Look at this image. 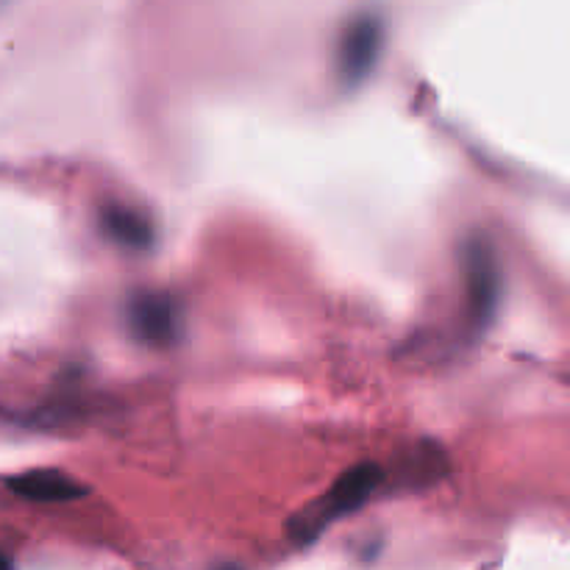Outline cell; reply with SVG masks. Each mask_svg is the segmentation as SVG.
Listing matches in <instances>:
<instances>
[{
    "mask_svg": "<svg viewBox=\"0 0 570 570\" xmlns=\"http://www.w3.org/2000/svg\"><path fill=\"white\" fill-rule=\"evenodd\" d=\"M0 570H14V566H11V560L3 554V551H0Z\"/></svg>",
    "mask_w": 570,
    "mask_h": 570,
    "instance_id": "obj_7",
    "label": "cell"
},
{
    "mask_svg": "<svg viewBox=\"0 0 570 570\" xmlns=\"http://www.w3.org/2000/svg\"><path fill=\"white\" fill-rule=\"evenodd\" d=\"M379 484H382V468L373 465V462H362V465L345 471L337 479V484L321 501L301 510L295 515V521L289 523V534H293L295 543H312L340 515H348V512L360 510L376 493Z\"/></svg>",
    "mask_w": 570,
    "mask_h": 570,
    "instance_id": "obj_1",
    "label": "cell"
},
{
    "mask_svg": "<svg viewBox=\"0 0 570 570\" xmlns=\"http://www.w3.org/2000/svg\"><path fill=\"white\" fill-rule=\"evenodd\" d=\"M11 493L37 504H61V501L81 499L83 488L61 471H31L9 482Z\"/></svg>",
    "mask_w": 570,
    "mask_h": 570,
    "instance_id": "obj_5",
    "label": "cell"
},
{
    "mask_svg": "<svg viewBox=\"0 0 570 570\" xmlns=\"http://www.w3.org/2000/svg\"><path fill=\"white\" fill-rule=\"evenodd\" d=\"M128 328L154 348H170L184 334V304L173 293H137L128 301Z\"/></svg>",
    "mask_w": 570,
    "mask_h": 570,
    "instance_id": "obj_2",
    "label": "cell"
},
{
    "mask_svg": "<svg viewBox=\"0 0 570 570\" xmlns=\"http://www.w3.org/2000/svg\"><path fill=\"white\" fill-rule=\"evenodd\" d=\"M468 312L473 332H484L493 323L501 304V271L495 248L484 237L468 245Z\"/></svg>",
    "mask_w": 570,
    "mask_h": 570,
    "instance_id": "obj_3",
    "label": "cell"
},
{
    "mask_svg": "<svg viewBox=\"0 0 570 570\" xmlns=\"http://www.w3.org/2000/svg\"><path fill=\"white\" fill-rule=\"evenodd\" d=\"M106 234H109L115 243L126 245L131 250H148L154 245L156 232L150 217H145L142 212H134L128 206H109L100 217Z\"/></svg>",
    "mask_w": 570,
    "mask_h": 570,
    "instance_id": "obj_6",
    "label": "cell"
},
{
    "mask_svg": "<svg viewBox=\"0 0 570 570\" xmlns=\"http://www.w3.org/2000/svg\"><path fill=\"white\" fill-rule=\"evenodd\" d=\"M384 22L376 14H360L343 31L337 50V72L345 87H360L382 56Z\"/></svg>",
    "mask_w": 570,
    "mask_h": 570,
    "instance_id": "obj_4",
    "label": "cell"
}]
</instances>
